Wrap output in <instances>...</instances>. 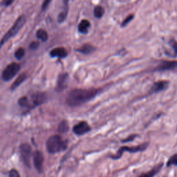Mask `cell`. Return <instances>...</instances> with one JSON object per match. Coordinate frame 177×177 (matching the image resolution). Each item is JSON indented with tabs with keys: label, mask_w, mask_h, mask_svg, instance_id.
<instances>
[{
	"label": "cell",
	"mask_w": 177,
	"mask_h": 177,
	"mask_svg": "<svg viewBox=\"0 0 177 177\" xmlns=\"http://www.w3.org/2000/svg\"><path fill=\"white\" fill-rule=\"evenodd\" d=\"M104 14V9L103 7L101 6H99V5L96 6L94 8V15L96 18L98 19L101 18L103 16Z\"/></svg>",
	"instance_id": "obj_21"
},
{
	"label": "cell",
	"mask_w": 177,
	"mask_h": 177,
	"mask_svg": "<svg viewBox=\"0 0 177 177\" xmlns=\"http://www.w3.org/2000/svg\"><path fill=\"white\" fill-rule=\"evenodd\" d=\"M91 131V127L86 121H81L76 124L73 128L74 134L78 136H82Z\"/></svg>",
	"instance_id": "obj_8"
},
{
	"label": "cell",
	"mask_w": 177,
	"mask_h": 177,
	"mask_svg": "<svg viewBox=\"0 0 177 177\" xmlns=\"http://www.w3.org/2000/svg\"><path fill=\"white\" fill-rule=\"evenodd\" d=\"M19 105L22 107H25L28 109L29 107V104H28V98L27 96H23L20 98L18 100Z\"/></svg>",
	"instance_id": "obj_22"
},
{
	"label": "cell",
	"mask_w": 177,
	"mask_h": 177,
	"mask_svg": "<svg viewBox=\"0 0 177 177\" xmlns=\"http://www.w3.org/2000/svg\"><path fill=\"white\" fill-rule=\"evenodd\" d=\"M13 2V1H4L1 2V4L4 6H8L11 4H12Z\"/></svg>",
	"instance_id": "obj_31"
},
{
	"label": "cell",
	"mask_w": 177,
	"mask_h": 177,
	"mask_svg": "<svg viewBox=\"0 0 177 177\" xmlns=\"http://www.w3.org/2000/svg\"><path fill=\"white\" fill-rule=\"evenodd\" d=\"M67 51L64 47H57L52 49L49 53L51 57L52 58H64L67 56Z\"/></svg>",
	"instance_id": "obj_12"
},
{
	"label": "cell",
	"mask_w": 177,
	"mask_h": 177,
	"mask_svg": "<svg viewBox=\"0 0 177 177\" xmlns=\"http://www.w3.org/2000/svg\"><path fill=\"white\" fill-rule=\"evenodd\" d=\"M134 15L132 14V15H128V16H127V18L123 21V22H122V24H121L122 27H125V26H126L127 24H128L129 23L133 20V19H134Z\"/></svg>",
	"instance_id": "obj_24"
},
{
	"label": "cell",
	"mask_w": 177,
	"mask_h": 177,
	"mask_svg": "<svg viewBox=\"0 0 177 177\" xmlns=\"http://www.w3.org/2000/svg\"><path fill=\"white\" fill-rule=\"evenodd\" d=\"M28 75L26 73H22V74H20V75L17 78V79L14 81V83L12 84L11 87V91H14L18 87L20 86L21 84H22L24 81L27 79Z\"/></svg>",
	"instance_id": "obj_14"
},
{
	"label": "cell",
	"mask_w": 177,
	"mask_h": 177,
	"mask_svg": "<svg viewBox=\"0 0 177 177\" xmlns=\"http://www.w3.org/2000/svg\"><path fill=\"white\" fill-rule=\"evenodd\" d=\"M26 18L24 15H21L19 17L18 20L15 21L12 27L8 30V31L4 35V37L1 38V46H3L5 42L11 39V37H14L20 30L22 29V28L26 24Z\"/></svg>",
	"instance_id": "obj_3"
},
{
	"label": "cell",
	"mask_w": 177,
	"mask_h": 177,
	"mask_svg": "<svg viewBox=\"0 0 177 177\" xmlns=\"http://www.w3.org/2000/svg\"><path fill=\"white\" fill-rule=\"evenodd\" d=\"M76 51L83 54L88 55L96 51V47L89 44H85L82 45L80 48L76 49Z\"/></svg>",
	"instance_id": "obj_15"
},
{
	"label": "cell",
	"mask_w": 177,
	"mask_h": 177,
	"mask_svg": "<svg viewBox=\"0 0 177 177\" xmlns=\"http://www.w3.org/2000/svg\"><path fill=\"white\" fill-rule=\"evenodd\" d=\"M20 65L17 62H12V63L8 64L3 70L2 73H1L2 80L5 82L10 81L11 79H13L17 75V73L20 70Z\"/></svg>",
	"instance_id": "obj_5"
},
{
	"label": "cell",
	"mask_w": 177,
	"mask_h": 177,
	"mask_svg": "<svg viewBox=\"0 0 177 177\" xmlns=\"http://www.w3.org/2000/svg\"><path fill=\"white\" fill-rule=\"evenodd\" d=\"M39 46V43L37 41H33L30 44V49H32V50H36V49H38Z\"/></svg>",
	"instance_id": "obj_28"
},
{
	"label": "cell",
	"mask_w": 177,
	"mask_h": 177,
	"mask_svg": "<svg viewBox=\"0 0 177 177\" xmlns=\"http://www.w3.org/2000/svg\"><path fill=\"white\" fill-rule=\"evenodd\" d=\"M98 89H75L70 91L66 96V102L70 106H78L90 101L99 93Z\"/></svg>",
	"instance_id": "obj_1"
},
{
	"label": "cell",
	"mask_w": 177,
	"mask_h": 177,
	"mask_svg": "<svg viewBox=\"0 0 177 177\" xmlns=\"http://www.w3.org/2000/svg\"><path fill=\"white\" fill-rule=\"evenodd\" d=\"M162 166H163V164H160L159 165H157V166L154 167L152 170L149 171V172L143 173V174L140 175L138 177H154L158 172H159Z\"/></svg>",
	"instance_id": "obj_17"
},
{
	"label": "cell",
	"mask_w": 177,
	"mask_h": 177,
	"mask_svg": "<svg viewBox=\"0 0 177 177\" xmlns=\"http://www.w3.org/2000/svg\"><path fill=\"white\" fill-rule=\"evenodd\" d=\"M68 79V73H64L59 75L58 81H57L56 90L58 91L64 90L66 87V82Z\"/></svg>",
	"instance_id": "obj_13"
},
{
	"label": "cell",
	"mask_w": 177,
	"mask_h": 177,
	"mask_svg": "<svg viewBox=\"0 0 177 177\" xmlns=\"http://www.w3.org/2000/svg\"><path fill=\"white\" fill-rule=\"evenodd\" d=\"M46 100H47V97L45 94L40 92L34 93L30 96V98H28V104H29L28 109H33L35 106L43 104Z\"/></svg>",
	"instance_id": "obj_7"
},
{
	"label": "cell",
	"mask_w": 177,
	"mask_h": 177,
	"mask_svg": "<svg viewBox=\"0 0 177 177\" xmlns=\"http://www.w3.org/2000/svg\"><path fill=\"white\" fill-rule=\"evenodd\" d=\"M36 37H37V39H40L41 41L46 42L48 39L49 35L45 30L42 29V28H39L36 32Z\"/></svg>",
	"instance_id": "obj_20"
},
{
	"label": "cell",
	"mask_w": 177,
	"mask_h": 177,
	"mask_svg": "<svg viewBox=\"0 0 177 177\" xmlns=\"http://www.w3.org/2000/svg\"><path fill=\"white\" fill-rule=\"evenodd\" d=\"M90 22L87 20H83L80 22L78 25V31L83 34H87L88 33L89 28H90Z\"/></svg>",
	"instance_id": "obj_16"
},
{
	"label": "cell",
	"mask_w": 177,
	"mask_h": 177,
	"mask_svg": "<svg viewBox=\"0 0 177 177\" xmlns=\"http://www.w3.org/2000/svg\"><path fill=\"white\" fill-rule=\"evenodd\" d=\"M51 3V1H49V0H47V1H44L42 4V10H45L46 8H47V6H48L49 4Z\"/></svg>",
	"instance_id": "obj_30"
},
{
	"label": "cell",
	"mask_w": 177,
	"mask_h": 177,
	"mask_svg": "<svg viewBox=\"0 0 177 177\" xmlns=\"http://www.w3.org/2000/svg\"><path fill=\"white\" fill-rule=\"evenodd\" d=\"M177 68V61H163L157 66L156 71H165Z\"/></svg>",
	"instance_id": "obj_10"
},
{
	"label": "cell",
	"mask_w": 177,
	"mask_h": 177,
	"mask_svg": "<svg viewBox=\"0 0 177 177\" xmlns=\"http://www.w3.org/2000/svg\"><path fill=\"white\" fill-rule=\"evenodd\" d=\"M44 156L40 151L36 150L33 153V165L39 173L43 172Z\"/></svg>",
	"instance_id": "obj_9"
},
{
	"label": "cell",
	"mask_w": 177,
	"mask_h": 177,
	"mask_svg": "<svg viewBox=\"0 0 177 177\" xmlns=\"http://www.w3.org/2000/svg\"><path fill=\"white\" fill-rule=\"evenodd\" d=\"M20 152L23 163L26 167H30V158L32 156V148L28 143H23L20 147Z\"/></svg>",
	"instance_id": "obj_6"
},
{
	"label": "cell",
	"mask_w": 177,
	"mask_h": 177,
	"mask_svg": "<svg viewBox=\"0 0 177 177\" xmlns=\"http://www.w3.org/2000/svg\"><path fill=\"white\" fill-rule=\"evenodd\" d=\"M8 177H21L20 174H19L18 171L16 170L15 169H12L10 170L8 174Z\"/></svg>",
	"instance_id": "obj_27"
},
{
	"label": "cell",
	"mask_w": 177,
	"mask_h": 177,
	"mask_svg": "<svg viewBox=\"0 0 177 177\" xmlns=\"http://www.w3.org/2000/svg\"><path fill=\"white\" fill-rule=\"evenodd\" d=\"M46 147L50 154H56L64 151L67 147V143L62 140L60 135L56 134L49 137L46 142Z\"/></svg>",
	"instance_id": "obj_2"
},
{
	"label": "cell",
	"mask_w": 177,
	"mask_h": 177,
	"mask_svg": "<svg viewBox=\"0 0 177 177\" xmlns=\"http://www.w3.org/2000/svg\"><path fill=\"white\" fill-rule=\"evenodd\" d=\"M64 3L65 4L64 5V8L62 11H61L60 13V14L58 15V21L59 23H62L63 22L64 20H66V16H67L68 14V1H64Z\"/></svg>",
	"instance_id": "obj_18"
},
{
	"label": "cell",
	"mask_w": 177,
	"mask_h": 177,
	"mask_svg": "<svg viewBox=\"0 0 177 177\" xmlns=\"http://www.w3.org/2000/svg\"><path fill=\"white\" fill-rule=\"evenodd\" d=\"M169 86V82L165 80H161L157 82L152 85L150 93L154 94V93H159L160 91L165 90Z\"/></svg>",
	"instance_id": "obj_11"
},
{
	"label": "cell",
	"mask_w": 177,
	"mask_h": 177,
	"mask_svg": "<svg viewBox=\"0 0 177 177\" xmlns=\"http://www.w3.org/2000/svg\"><path fill=\"white\" fill-rule=\"evenodd\" d=\"M69 130V125H68V122L66 121H62L60 122L58 125V131L60 134H65L68 132Z\"/></svg>",
	"instance_id": "obj_19"
},
{
	"label": "cell",
	"mask_w": 177,
	"mask_h": 177,
	"mask_svg": "<svg viewBox=\"0 0 177 177\" xmlns=\"http://www.w3.org/2000/svg\"><path fill=\"white\" fill-rule=\"evenodd\" d=\"M24 55H25V50L23 48H19L15 52V58L18 60H20L21 59L24 58Z\"/></svg>",
	"instance_id": "obj_23"
},
{
	"label": "cell",
	"mask_w": 177,
	"mask_h": 177,
	"mask_svg": "<svg viewBox=\"0 0 177 177\" xmlns=\"http://www.w3.org/2000/svg\"><path fill=\"white\" fill-rule=\"evenodd\" d=\"M147 147H148V143H142L141 145H139L132 146V147L123 146V147H121L118 150L117 153L116 154L111 155L109 157L114 160H117L121 159L125 152H129V153H136V152L144 151V150L147 149Z\"/></svg>",
	"instance_id": "obj_4"
},
{
	"label": "cell",
	"mask_w": 177,
	"mask_h": 177,
	"mask_svg": "<svg viewBox=\"0 0 177 177\" xmlns=\"http://www.w3.org/2000/svg\"><path fill=\"white\" fill-rule=\"evenodd\" d=\"M137 136H138V134H132V135H130V136H129L127 138L122 140L121 142H128L133 141V140H134Z\"/></svg>",
	"instance_id": "obj_26"
},
{
	"label": "cell",
	"mask_w": 177,
	"mask_h": 177,
	"mask_svg": "<svg viewBox=\"0 0 177 177\" xmlns=\"http://www.w3.org/2000/svg\"><path fill=\"white\" fill-rule=\"evenodd\" d=\"M172 165H177V154L171 157L167 162V166H170Z\"/></svg>",
	"instance_id": "obj_25"
},
{
	"label": "cell",
	"mask_w": 177,
	"mask_h": 177,
	"mask_svg": "<svg viewBox=\"0 0 177 177\" xmlns=\"http://www.w3.org/2000/svg\"><path fill=\"white\" fill-rule=\"evenodd\" d=\"M171 46L172 47L173 49H174L175 54L177 55V42H175L174 40H171L170 42Z\"/></svg>",
	"instance_id": "obj_29"
}]
</instances>
